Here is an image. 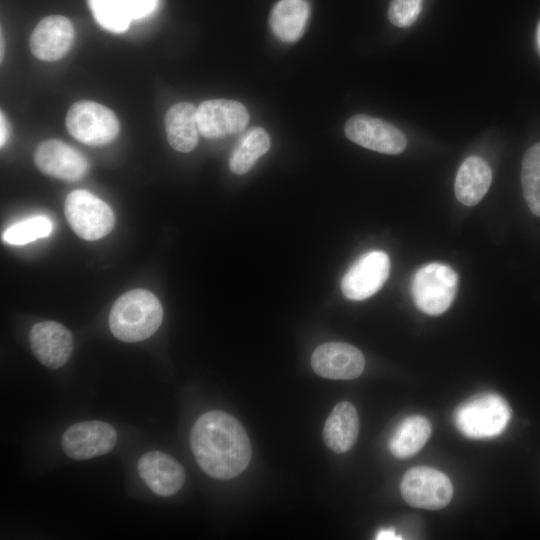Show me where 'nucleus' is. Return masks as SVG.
<instances>
[{"instance_id": "nucleus-1", "label": "nucleus", "mask_w": 540, "mask_h": 540, "mask_svg": "<svg viewBox=\"0 0 540 540\" xmlns=\"http://www.w3.org/2000/svg\"><path fill=\"white\" fill-rule=\"evenodd\" d=\"M190 445L199 467L210 477L228 480L248 466L252 448L242 424L223 411H209L192 427Z\"/></svg>"}, {"instance_id": "nucleus-2", "label": "nucleus", "mask_w": 540, "mask_h": 540, "mask_svg": "<svg viewBox=\"0 0 540 540\" xmlns=\"http://www.w3.org/2000/svg\"><path fill=\"white\" fill-rule=\"evenodd\" d=\"M163 309L158 298L148 290L133 289L122 294L109 314L112 334L123 342H139L152 336L160 327Z\"/></svg>"}, {"instance_id": "nucleus-3", "label": "nucleus", "mask_w": 540, "mask_h": 540, "mask_svg": "<svg viewBox=\"0 0 540 540\" xmlns=\"http://www.w3.org/2000/svg\"><path fill=\"white\" fill-rule=\"evenodd\" d=\"M510 418L509 405L495 393L476 395L458 406L454 413L457 429L472 439L493 438L501 434Z\"/></svg>"}, {"instance_id": "nucleus-4", "label": "nucleus", "mask_w": 540, "mask_h": 540, "mask_svg": "<svg viewBox=\"0 0 540 540\" xmlns=\"http://www.w3.org/2000/svg\"><path fill=\"white\" fill-rule=\"evenodd\" d=\"M458 276L448 265L430 263L421 267L412 279L411 291L416 307L428 315H440L452 304Z\"/></svg>"}, {"instance_id": "nucleus-5", "label": "nucleus", "mask_w": 540, "mask_h": 540, "mask_svg": "<svg viewBox=\"0 0 540 540\" xmlns=\"http://www.w3.org/2000/svg\"><path fill=\"white\" fill-rule=\"evenodd\" d=\"M65 216L72 230L82 239L94 241L108 235L115 216L110 206L87 190H74L65 200Z\"/></svg>"}, {"instance_id": "nucleus-6", "label": "nucleus", "mask_w": 540, "mask_h": 540, "mask_svg": "<svg viewBox=\"0 0 540 540\" xmlns=\"http://www.w3.org/2000/svg\"><path fill=\"white\" fill-rule=\"evenodd\" d=\"M68 132L78 141L103 146L111 143L119 134L120 124L115 113L94 101H78L66 116Z\"/></svg>"}, {"instance_id": "nucleus-7", "label": "nucleus", "mask_w": 540, "mask_h": 540, "mask_svg": "<svg viewBox=\"0 0 540 540\" xmlns=\"http://www.w3.org/2000/svg\"><path fill=\"white\" fill-rule=\"evenodd\" d=\"M400 492L405 502L412 507L439 510L451 501L453 486L441 471L419 466L404 474Z\"/></svg>"}, {"instance_id": "nucleus-8", "label": "nucleus", "mask_w": 540, "mask_h": 540, "mask_svg": "<svg viewBox=\"0 0 540 540\" xmlns=\"http://www.w3.org/2000/svg\"><path fill=\"white\" fill-rule=\"evenodd\" d=\"M344 131L352 142L383 154H399L407 145L405 135L398 128L382 119L365 114L349 118Z\"/></svg>"}, {"instance_id": "nucleus-9", "label": "nucleus", "mask_w": 540, "mask_h": 540, "mask_svg": "<svg viewBox=\"0 0 540 540\" xmlns=\"http://www.w3.org/2000/svg\"><path fill=\"white\" fill-rule=\"evenodd\" d=\"M117 441L114 427L102 421H84L71 425L63 434L61 445L74 460H87L110 452Z\"/></svg>"}, {"instance_id": "nucleus-10", "label": "nucleus", "mask_w": 540, "mask_h": 540, "mask_svg": "<svg viewBox=\"0 0 540 540\" xmlns=\"http://www.w3.org/2000/svg\"><path fill=\"white\" fill-rule=\"evenodd\" d=\"M390 273V259L383 251L362 255L349 268L341 281L343 294L350 300L361 301L378 292Z\"/></svg>"}, {"instance_id": "nucleus-11", "label": "nucleus", "mask_w": 540, "mask_h": 540, "mask_svg": "<svg viewBox=\"0 0 540 540\" xmlns=\"http://www.w3.org/2000/svg\"><path fill=\"white\" fill-rule=\"evenodd\" d=\"M199 133L215 139L239 133L249 121L246 107L234 100L212 99L202 102L196 110Z\"/></svg>"}, {"instance_id": "nucleus-12", "label": "nucleus", "mask_w": 540, "mask_h": 540, "mask_svg": "<svg viewBox=\"0 0 540 540\" xmlns=\"http://www.w3.org/2000/svg\"><path fill=\"white\" fill-rule=\"evenodd\" d=\"M34 162L42 173L66 181L82 179L89 169L83 154L57 139L42 142L35 151Z\"/></svg>"}, {"instance_id": "nucleus-13", "label": "nucleus", "mask_w": 540, "mask_h": 540, "mask_svg": "<svg viewBox=\"0 0 540 540\" xmlns=\"http://www.w3.org/2000/svg\"><path fill=\"white\" fill-rule=\"evenodd\" d=\"M316 374L328 379L351 380L359 377L365 359L359 349L343 342H329L318 346L311 356Z\"/></svg>"}, {"instance_id": "nucleus-14", "label": "nucleus", "mask_w": 540, "mask_h": 540, "mask_svg": "<svg viewBox=\"0 0 540 540\" xmlns=\"http://www.w3.org/2000/svg\"><path fill=\"white\" fill-rule=\"evenodd\" d=\"M29 342L34 356L51 369L66 364L73 352L71 332L55 321H42L33 325L29 332Z\"/></svg>"}, {"instance_id": "nucleus-15", "label": "nucleus", "mask_w": 540, "mask_h": 540, "mask_svg": "<svg viewBox=\"0 0 540 540\" xmlns=\"http://www.w3.org/2000/svg\"><path fill=\"white\" fill-rule=\"evenodd\" d=\"M75 37L72 22L61 15L43 18L31 33L29 46L32 54L43 61H56L70 50Z\"/></svg>"}, {"instance_id": "nucleus-16", "label": "nucleus", "mask_w": 540, "mask_h": 540, "mask_svg": "<svg viewBox=\"0 0 540 540\" xmlns=\"http://www.w3.org/2000/svg\"><path fill=\"white\" fill-rule=\"evenodd\" d=\"M140 477L158 496H172L185 481L182 465L172 456L161 451L143 454L137 464Z\"/></svg>"}, {"instance_id": "nucleus-17", "label": "nucleus", "mask_w": 540, "mask_h": 540, "mask_svg": "<svg viewBox=\"0 0 540 540\" xmlns=\"http://www.w3.org/2000/svg\"><path fill=\"white\" fill-rule=\"evenodd\" d=\"M492 182L488 163L479 156L467 157L456 174L454 190L459 202L475 206L487 193Z\"/></svg>"}, {"instance_id": "nucleus-18", "label": "nucleus", "mask_w": 540, "mask_h": 540, "mask_svg": "<svg viewBox=\"0 0 540 540\" xmlns=\"http://www.w3.org/2000/svg\"><path fill=\"white\" fill-rule=\"evenodd\" d=\"M358 432L359 418L355 406L348 401L339 402L325 422V444L335 453L347 452L354 446Z\"/></svg>"}, {"instance_id": "nucleus-19", "label": "nucleus", "mask_w": 540, "mask_h": 540, "mask_svg": "<svg viewBox=\"0 0 540 540\" xmlns=\"http://www.w3.org/2000/svg\"><path fill=\"white\" fill-rule=\"evenodd\" d=\"M195 106L180 102L172 107L165 116V130L170 146L176 151L187 153L198 143V125Z\"/></svg>"}, {"instance_id": "nucleus-20", "label": "nucleus", "mask_w": 540, "mask_h": 540, "mask_svg": "<svg viewBox=\"0 0 540 540\" xmlns=\"http://www.w3.org/2000/svg\"><path fill=\"white\" fill-rule=\"evenodd\" d=\"M309 15L306 0H279L272 8L269 25L276 38L292 43L302 36Z\"/></svg>"}, {"instance_id": "nucleus-21", "label": "nucleus", "mask_w": 540, "mask_h": 540, "mask_svg": "<svg viewBox=\"0 0 540 540\" xmlns=\"http://www.w3.org/2000/svg\"><path fill=\"white\" fill-rule=\"evenodd\" d=\"M431 435L429 421L420 415L405 418L389 440L391 453L400 459L415 455L423 448Z\"/></svg>"}, {"instance_id": "nucleus-22", "label": "nucleus", "mask_w": 540, "mask_h": 540, "mask_svg": "<svg viewBox=\"0 0 540 540\" xmlns=\"http://www.w3.org/2000/svg\"><path fill=\"white\" fill-rule=\"evenodd\" d=\"M269 148L270 137L263 128L249 129L242 135L231 154L230 170L237 175L247 173Z\"/></svg>"}, {"instance_id": "nucleus-23", "label": "nucleus", "mask_w": 540, "mask_h": 540, "mask_svg": "<svg viewBox=\"0 0 540 540\" xmlns=\"http://www.w3.org/2000/svg\"><path fill=\"white\" fill-rule=\"evenodd\" d=\"M521 182L528 208L540 217V142L530 147L523 156Z\"/></svg>"}, {"instance_id": "nucleus-24", "label": "nucleus", "mask_w": 540, "mask_h": 540, "mask_svg": "<svg viewBox=\"0 0 540 540\" xmlns=\"http://www.w3.org/2000/svg\"><path fill=\"white\" fill-rule=\"evenodd\" d=\"M93 17L104 29L122 33L132 20L122 0H88Z\"/></svg>"}, {"instance_id": "nucleus-25", "label": "nucleus", "mask_w": 540, "mask_h": 540, "mask_svg": "<svg viewBox=\"0 0 540 540\" xmlns=\"http://www.w3.org/2000/svg\"><path fill=\"white\" fill-rule=\"evenodd\" d=\"M52 231V222L45 216L22 220L10 226L2 235L4 242L11 245H24L47 237Z\"/></svg>"}, {"instance_id": "nucleus-26", "label": "nucleus", "mask_w": 540, "mask_h": 540, "mask_svg": "<svg viewBox=\"0 0 540 540\" xmlns=\"http://www.w3.org/2000/svg\"><path fill=\"white\" fill-rule=\"evenodd\" d=\"M422 9V0H391L388 7L389 21L400 28L414 24Z\"/></svg>"}, {"instance_id": "nucleus-27", "label": "nucleus", "mask_w": 540, "mask_h": 540, "mask_svg": "<svg viewBox=\"0 0 540 540\" xmlns=\"http://www.w3.org/2000/svg\"><path fill=\"white\" fill-rule=\"evenodd\" d=\"M131 19L149 15L156 7L157 0H122Z\"/></svg>"}, {"instance_id": "nucleus-28", "label": "nucleus", "mask_w": 540, "mask_h": 540, "mask_svg": "<svg viewBox=\"0 0 540 540\" xmlns=\"http://www.w3.org/2000/svg\"><path fill=\"white\" fill-rule=\"evenodd\" d=\"M8 138V124L5 118V115L1 111L0 116V145L1 147L4 146Z\"/></svg>"}, {"instance_id": "nucleus-29", "label": "nucleus", "mask_w": 540, "mask_h": 540, "mask_svg": "<svg viewBox=\"0 0 540 540\" xmlns=\"http://www.w3.org/2000/svg\"><path fill=\"white\" fill-rule=\"evenodd\" d=\"M377 540H393V539H401V537H398L394 530L392 529H381L378 531L375 537Z\"/></svg>"}, {"instance_id": "nucleus-30", "label": "nucleus", "mask_w": 540, "mask_h": 540, "mask_svg": "<svg viewBox=\"0 0 540 540\" xmlns=\"http://www.w3.org/2000/svg\"><path fill=\"white\" fill-rule=\"evenodd\" d=\"M537 42L540 49V22L538 23V26H537Z\"/></svg>"}]
</instances>
